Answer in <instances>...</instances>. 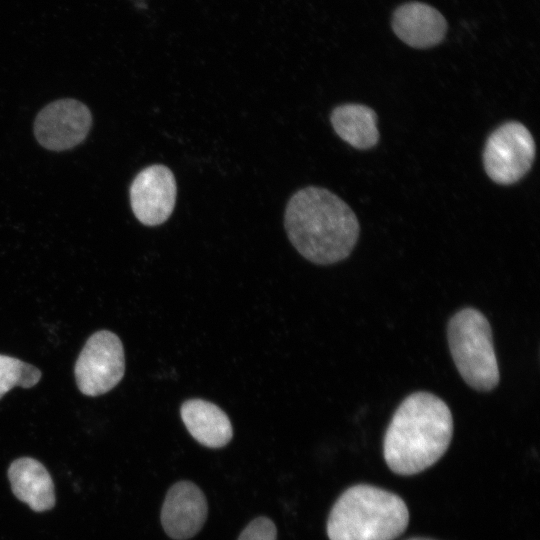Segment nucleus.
Listing matches in <instances>:
<instances>
[{
  "mask_svg": "<svg viewBox=\"0 0 540 540\" xmlns=\"http://www.w3.org/2000/svg\"><path fill=\"white\" fill-rule=\"evenodd\" d=\"M125 374V354L119 336L109 330L94 332L86 340L74 365L79 391L96 397L111 391Z\"/></svg>",
  "mask_w": 540,
  "mask_h": 540,
  "instance_id": "obj_5",
  "label": "nucleus"
},
{
  "mask_svg": "<svg viewBox=\"0 0 540 540\" xmlns=\"http://www.w3.org/2000/svg\"><path fill=\"white\" fill-rule=\"evenodd\" d=\"M13 494L32 510L43 512L55 505L53 480L46 467L31 457L14 460L8 469Z\"/></svg>",
  "mask_w": 540,
  "mask_h": 540,
  "instance_id": "obj_11",
  "label": "nucleus"
},
{
  "mask_svg": "<svg viewBox=\"0 0 540 540\" xmlns=\"http://www.w3.org/2000/svg\"><path fill=\"white\" fill-rule=\"evenodd\" d=\"M277 530L272 520L258 517L241 532L238 540H276Z\"/></svg>",
  "mask_w": 540,
  "mask_h": 540,
  "instance_id": "obj_15",
  "label": "nucleus"
},
{
  "mask_svg": "<svg viewBox=\"0 0 540 540\" xmlns=\"http://www.w3.org/2000/svg\"><path fill=\"white\" fill-rule=\"evenodd\" d=\"M447 337L452 359L463 380L477 391L493 390L500 374L487 318L474 308H464L450 319Z\"/></svg>",
  "mask_w": 540,
  "mask_h": 540,
  "instance_id": "obj_4",
  "label": "nucleus"
},
{
  "mask_svg": "<svg viewBox=\"0 0 540 540\" xmlns=\"http://www.w3.org/2000/svg\"><path fill=\"white\" fill-rule=\"evenodd\" d=\"M42 372L36 366L16 357L0 354V399L14 387L29 389L40 381Z\"/></svg>",
  "mask_w": 540,
  "mask_h": 540,
  "instance_id": "obj_14",
  "label": "nucleus"
},
{
  "mask_svg": "<svg viewBox=\"0 0 540 540\" xmlns=\"http://www.w3.org/2000/svg\"><path fill=\"white\" fill-rule=\"evenodd\" d=\"M207 512V501L201 489L190 481H180L171 486L164 499L162 527L170 538L186 540L200 531Z\"/></svg>",
  "mask_w": 540,
  "mask_h": 540,
  "instance_id": "obj_9",
  "label": "nucleus"
},
{
  "mask_svg": "<svg viewBox=\"0 0 540 540\" xmlns=\"http://www.w3.org/2000/svg\"><path fill=\"white\" fill-rule=\"evenodd\" d=\"M92 124V116L82 102L61 99L45 106L37 115L34 133L46 149L63 151L81 143Z\"/></svg>",
  "mask_w": 540,
  "mask_h": 540,
  "instance_id": "obj_7",
  "label": "nucleus"
},
{
  "mask_svg": "<svg viewBox=\"0 0 540 540\" xmlns=\"http://www.w3.org/2000/svg\"><path fill=\"white\" fill-rule=\"evenodd\" d=\"M396 36L407 45L426 49L438 45L445 37L447 22L434 7L421 2L399 6L392 17Z\"/></svg>",
  "mask_w": 540,
  "mask_h": 540,
  "instance_id": "obj_10",
  "label": "nucleus"
},
{
  "mask_svg": "<svg viewBox=\"0 0 540 540\" xmlns=\"http://www.w3.org/2000/svg\"><path fill=\"white\" fill-rule=\"evenodd\" d=\"M535 153V141L527 127L516 121L506 122L486 140L484 169L495 183L510 185L530 170Z\"/></svg>",
  "mask_w": 540,
  "mask_h": 540,
  "instance_id": "obj_6",
  "label": "nucleus"
},
{
  "mask_svg": "<svg viewBox=\"0 0 540 540\" xmlns=\"http://www.w3.org/2000/svg\"><path fill=\"white\" fill-rule=\"evenodd\" d=\"M409 511L398 495L359 484L345 490L327 521L330 540H394L407 528Z\"/></svg>",
  "mask_w": 540,
  "mask_h": 540,
  "instance_id": "obj_3",
  "label": "nucleus"
},
{
  "mask_svg": "<svg viewBox=\"0 0 540 540\" xmlns=\"http://www.w3.org/2000/svg\"><path fill=\"white\" fill-rule=\"evenodd\" d=\"M176 194V180L168 167L159 164L146 167L130 186L132 211L144 225L162 224L173 212Z\"/></svg>",
  "mask_w": 540,
  "mask_h": 540,
  "instance_id": "obj_8",
  "label": "nucleus"
},
{
  "mask_svg": "<svg viewBox=\"0 0 540 540\" xmlns=\"http://www.w3.org/2000/svg\"><path fill=\"white\" fill-rule=\"evenodd\" d=\"M453 418L447 404L429 392L406 397L396 409L383 441L388 467L398 475H414L435 464L448 449Z\"/></svg>",
  "mask_w": 540,
  "mask_h": 540,
  "instance_id": "obj_2",
  "label": "nucleus"
},
{
  "mask_svg": "<svg viewBox=\"0 0 540 540\" xmlns=\"http://www.w3.org/2000/svg\"><path fill=\"white\" fill-rule=\"evenodd\" d=\"M284 224L294 248L319 265L347 258L360 232L358 219L347 203L329 190L315 186L292 195Z\"/></svg>",
  "mask_w": 540,
  "mask_h": 540,
  "instance_id": "obj_1",
  "label": "nucleus"
},
{
  "mask_svg": "<svg viewBox=\"0 0 540 540\" xmlns=\"http://www.w3.org/2000/svg\"><path fill=\"white\" fill-rule=\"evenodd\" d=\"M180 415L191 436L205 447L221 448L232 439L230 419L214 403L198 398L186 400Z\"/></svg>",
  "mask_w": 540,
  "mask_h": 540,
  "instance_id": "obj_12",
  "label": "nucleus"
},
{
  "mask_svg": "<svg viewBox=\"0 0 540 540\" xmlns=\"http://www.w3.org/2000/svg\"><path fill=\"white\" fill-rule=\"evenodd\" d=\"M330 120L337 135L356 149H370L378 143L377 114L366 105L347 103L337 106Z\"/></svg>",
  "mask_w": 540,
  "mask_h": 540,
  "instance_id": "obj_13",
  "label": "nucleus"
},
{
  "mask_svg": "<svg viewBox=\"0 0 540 540\" xmlns=\"http://www.w3.org/2000/svg\"><path fill=\"white\" fill-rule=\"evenodd\" d=\"M407 540H434V539L426 538V537H413V538H409Z\"/></svg>",
  "mask_w": 540,
  "mask_h": 540,
  "instance_id": "obj_16",
  "label": "nucleus"
}]
</instances>
